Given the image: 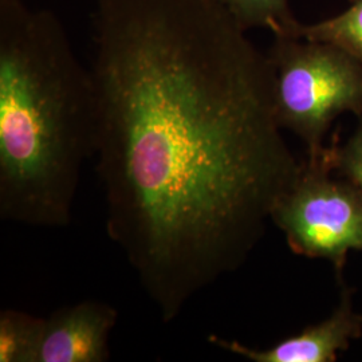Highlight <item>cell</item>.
Wrapping results in <instances>:
<instances>
[{
    "instance_id": "cell-5",
    "label": "cell",
    "mask_w": 362,
    "mask_h": 362,
    "mask_svg": "<svg viewBox=\"0 0 362 362\" xmlns=\"http://www.w3.org/2000/svg\"><path fill=\"white\" fill-rule=\"evenodd\" d=\"M118 311L107 302L88 299L45 317L35 362H106Z\"/></svg>"
},
{
    "instance_id": "cell-2",
    "label": "cell",
    "mask_w": 362,
    "mask_h": 362,
    "mask_svg": "<svg viewBox=\"0 0 362 362\" xmlns=\"http://www.w3.org/2000/svg\"><path fill=\"white\" fill-rule=\"evenodd\" d=\"M97 93L55 13L0 0V218L65 228L95 155Z\"/></svg>"
},
{
    "instance_id": "cell-10",
    "label": "cell",
    "mask_w": 362,
    "mask_h": 362,
    "mask_svg": "<svg viewBox=\"0 0 362 362\" xmlns=\"http://www.w3.org/2000/svg\"><path fill=\"white\" fill-rule=\"evenodd\" d=\"M333 170L339 172L362 194V128L344 146L333 148Z\"/></svg>"
},
{
    "instance_id": "cell-1",
    "label": "cell",
    "mask_w": 362,
    "mask_h": 362,
    "mask_svg": "<svg viewBox=\"0 0 362 362\" xmlns=\"http://www.w3.org/2000/svg\"><path fill=\"white\" fill-rule=\"evenodd\" d=\"M93 42L106 231L169 324L246 262L303 163L220 0H97Z\"/></svg>"
},
{
    "instance_id": "cell-8",
    "label": "cell",
    "mask_w": 362,
    "mask_h": 362,
    "mask_svg": "<svg viewBox=\"0 0 362 362\" xmlns=\"http://www.w3.org/2000/svg\"><path fill=\"white\" fill-rule=\"evenodd\" d=\"M291 37L336 45L362 64V0L351 1L348 10L321 22H299Z\"/></svg>"
},
{
    "instance_id": "cell-6",
    "label": "cell",
    "mask_w": 362,
    "mask_h": 362,
    "mask_svg": "<svg viewBox=\"0 0 362 362\" xmlns=\"http://www.w3.org/2000/svg\"><path fill=\"white\" fill-rule=\"evenodd\" d=\"M362 336V315L353 310L349 293L341 305L322 322L306 327L297 336L286 338L267 349H252L238 341L218 336L208 341L220 349L254 362H334L338 351L349 349L350 342Z\"/></svg>"
},
{
    "instance_id": "cell-7",
    "label": "cell",
    "mask_w": 362,
    "mask_h": 362,
    "mask_svg": "<svg viewBox=\"0 0 362 362\" xmlns=\"http://www.w3.org/2000/svg\"><path fill=\"white\" fill-rule=\"evenodd\" d=\"M45 318L26 311L0 313V362H35Z\"/></svg>"
},
{
    "instance_id": "cell-4",
    "label": "cell",
    "mask_w": 362,
    "mask_h": 362,
    "mask_svg": "<svg viewBox=\"0 0 362 362\" xmlns=\"http://www.w3.org/2000/svg\"><path fill=\"white\" fill-rule=\"evenodd\" d=\"M333 148L308 157L297 180L272 212L298 255L330 260L342 272L349 251H362V194L350 181L336 180Z\"/></svg>"
},
{
    "instance_id": "cell-9",
    "label": "cell",
    "mask_w": 362,
    "mask_h": 362,
    "mask_svg": "<svg viewBox=\"0 0 362 362\" xmlns=\"http://www.w3.org/2000/svg\"><path fill=\"white\" fill-rule=\"evenodd\" d=\"M220 3L246 30L267 28L274 37H291L299 25L288 0H220Z\"/></svg>"
},
{
    "instance_id": "cell-11",
    "label": "cell",
    "mask_w": 362,
    "mask_h": 362,
    "mask_svg": "<svg viewBox=\"0 0 362 362\" xmlns=\"http://www.w3.org/2000/svg\"><path fill=\"white\" fill-rule=\"evenodd\" d=\"M350 1H354V0H350Z\"/></svg>"
},
{
    "instance_id": "cell-3",
    "label": "cell",
    "mask_w": 362,
    "mask_h": 362,
    "mask_svg": "<svg viewBox=\"0 0 362 362\" xmlns=\"http://www.w3.org/2000/svg\"><path fill=\"white\" fill-rule=\"evenodd\" d=\"M267 57L281 128L300 139L308 157L322 155L336 118L362 116L361 62L336 45L294 37H274Z\"/></svg>"
}]
</instances>
